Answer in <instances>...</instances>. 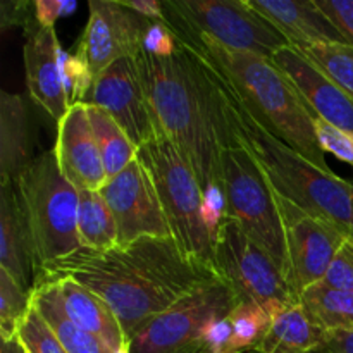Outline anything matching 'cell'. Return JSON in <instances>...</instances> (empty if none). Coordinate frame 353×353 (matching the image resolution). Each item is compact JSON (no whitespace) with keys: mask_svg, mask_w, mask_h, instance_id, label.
Instances as JSON below:
<instances>
[{"mask_svg":"<svg viewBox=\"0 0 353 353\" xmlns=\"http://www.w3.org/2000/svg\"><path fill=\"white\" fill-rule=\"evenodd\" d=\"M300 303L310 319L327 331H353V292L314 285L300 295Z\"/></svg>","mask_w":353,"mask_h":353,"instance_id":"26","label":"cell"},{"mask_svg":"<svg viewBox=\"0 0 353 353\" xmlns=\"http://www.w3.org/2000/svg\"><path fill=\"white\" fill-rule=\"evenodd\" d=\"M61 47L54 28H45L37 19L24 28V72L30 97L48 112V116L61 121L68 112L69 102L59 61Z\"/></svg>","mask_w":353,"mask_h":353,"instance_id":"17","label":"cell"},{"mask_svg":"<svg viewBox=\"0 0 353 353\" xmlns=\"http://www.w3.org/2000/svg\"><path fill=\"white\" fill-rule=\"evenodd\" d=\"M312 353H331V350H330V348H327V347H326V343H324V345H323V347L316 348V350H314Z\"/></svg>","mask_w":353,"mask_h":353,"instance_id":"41","label":"cell"},{"mask_svg":"<svg viewBox=\"0 0 353 353\" xmlns=\"http://www.w3.org/2000/svg\"><path fill=\"white\" fill-rule=\"evenodd\" d=\"M178 48V40L164 21H154L145 34L143 50L157 57H171Z\"/></svg>","mask_w":353,"mask_h":353,"instance_id":"35","label":"cell"},{"mask_svg":"<svg viewBox=\"0 0 353 353\" xmlns=\"http://www.w3.org/2000/svg\"><path fill=\"white\" fill-rule=\"evenodd\" d=\"M117 223L100 192H79L78 238L81 248L109 252L119 247Z\"/></svg>","mask_w":353,"mask_h":353,"instance_id":"25","label":"cell"},{"mask_svg":"<svg viewBox=\"0 0 353 353\" xmlns=\"http://www.w3.org/2000/svg\"><path fill=\"white\" fill-rule=\"evenodd\" d=\"M240 303L221 278L210 279L138 327L128 340V353H207L210 326Z\"/></svg>","mask_w":353,"mask_h":353,"instance_id":"9","label":"cell"},{"mask_svg":"<svg viewBox=\"0 0 353 353\" xmlns=\"http://www.w3.org/2000/svg\"><path fill=\"white\" fill-rule=\"evenodd\" d=\"M230 319L233 324L230 353L255 352L271 326V314L252 302L238 303L230 314Z\"/></svg>","mask_w":353,"mask_h":353,"instance_id":"28","label":"cell"},{"mask_svg":"<svg viewBox=\"0 0 353 353\" xmlns=\"http://www.w3.org/2000/svg\"><path fill=\"white\" fill-rule=\"evenodd\" d=\"M0 26L7 30L10 26L26 28L33 23L34 17V2L28 0H3L0 3Z\"/></svg>","mask_w":353,"mask_h":353,"instance_id":"36","label":"cell"},{"mask_svg":"<svg viewBox=\"0 0 353 353\" xmlns=\"http://www.w3.org/2000/svg\"><path fill=\"white\" fill-rule=\"evenodd\" d=\"M319 285L326 288L353 292V238L345 240Z\"/></svg>","mask_w":353,"mask_h":353,"instance_id":"32","label":"cell"},{"mask_svg":"<svg viewBox=\"0 0 353 353\" xmlns=\"http://www.w3.org/2000/svg\"><path fill=\"white\" fill-rule=\"evenodd\" d=\"M54 154L62 176L78 192H100L107 183L86 103H74L57 121Z\"/></svg>","mask_w":353,"mask_h":353,"instance_id":"15","label":"cell"},{"mask_svg":"<svg viewBox=\"0 0 353 353\" xmlns=\"http://www.w3.org/2000/svg\"><path fill=\"white\" fill-rule=\"evenodd\" d=\"M31 307V292L21 288L6 271L0 269V336L2 341L17 336Z\"/></svg>","mask_w":353,"mask_h":353,"instance_id":"29","label":"cell"},{"mask_svg":"<svg viewBox=\"0 0 353 353\" xmlns=\"http://www.w3.org/2000/svg\"><path fill=\"white\" fill-rule=\"evenodd\" d=\"M59 61H61L62 83H64L69 107L74 103H85L93 81H95V76L92 74L88 65L78 54L69 55L61 48Z\"/></svg>","mask_w":353,"mask_h":353,"instance_id":"31","label":"cell"},{"mask_svg":"<svg viewBox=\"0 0 353 353\" xmlns=\"http://www.w3.org/2000/svg\"><path fill=\"white\" fill-rule=\"evenodd\" d=\"M316 3L353 48V0H316Z\"/></svg>","mask_w":353,"mask_h":353,"instance_id":"34","label":"cell"},{"mask_svg":"<svg viewBox=\"0 0 353 353\" xmlns=\"http://www.w3.org/2000/svg\"><path fill=\"white\" fill-rule=\"evenodd\" d=\"M17 338L28 353H68L33 305L17 330Z\"/></svg>","mask_w":353,"mask_h":353,"instance_id":"30","label":"cell"},{"mask_svg":"<svg viewBox=\"0 0 353 353\" xmlns=\"http://www.w3.org/2000/svg\"><path fill=\"white\" fill-rule=\"evenodd\" d=\"M134 62L159 133L185 155L203 193L224 192L223 150L234 140L205 59L178 40L171 57L141 50Z\"/></svg>","mask_w":353,"mask_h":353,"instance_id":"2","label":"cell"},{"mask_svg":"<svg viewBox=\"0 0 353 353\" xmlns=\"http://www.w3.org/2000/svg\"><path fill=\"white\" fill-rule=\"evenodd\" d=\"M100 193L116 217L119 247L141 238H172L157 188L138 157L109 179Z\"/></svg>","mask_w":353,"mask_h":353,"instance_id":"12","label":"cell"},{"mask_svg":"<svg viewBox=\"0 0 353 353\" xmlns=\"http://www.w3.org/2000/svg\"><path fill=\"white\" fill-rule=\"evenodd\" d=\"M0 353H28L26 348L23 347L19 338H12V340L2 341V352Z\"/></svg>","mask_w":353,"mask_h":353,"instance_id":"40","label":"cell"},{"mask_svg":"<svg viewBox=\"0 0 353 353\" xmlns=\"http://www.w3.org/2000/svg\"><path fill=\"white\" fill-rule=\"evenodd\" d=\"M86 110L109 181L138 157V148L107 110L93 103H86Z\"/></svg>","mask_w":353,"mask_h":353,"instance_id":"24","label":"cell"},{"mask_svg":"<svg viewBox=\"0 0 353 353\" xmlns=\"http://www.w3.org/2000/svg\"><path fill=\"white\" fill-rule=\"evenodd\" d=\"M205 62L219 88L231 137L255 159L272 190L312 216L340 228L348 238H353V183L340 178L333 171H323L274 137L241 102L207 59Z\"/></svg>","mask_w":353,"mask_h":353,"instance_id":"3","label":"cell"},{"mask_svg":"<svg viewBox=\"0 0 353 353\" xmlns=\"http://www.w3.org/2000/svg\"><path fill=\"white\" fill-rule=\"evenodd\" d=\"M216 272L240 302L259 303L271 317L300 302L299 295L271 255L226 217L214 241Z\"/></svg>","mask_w":353,"mask_h":353,"instance_id":"10","label":"cell"},{"mask_svg":"<svg viewBox=\"0 0 353 353\" xmlns=\"http://www.w3.org/2000/svg\"><path fill=\"white\" fill-rule=\"evenodd\" d=\"M293 47V45H292ZM321 72L353 97V48L347 43H316L295 47Z\"/></svg>","mask_w":353,"mask_h":353,"instance_id":"27","label":"cell"},{"mask_svg":"<svg viewBox=\"0 0 353 353\" xmlns=\"http://www.w3.org/2000/svg\"><path fill=\"white\" fill-rule=\"evenodd\" d=\"M293 47L345 43L340 31L317 7L316 0H247Z\"/></svg>","mask_w":353,"mask_h":353,"instance_id":"19","label":"cell"},{"mask_svg":"<svg viewBox=\"0 0 353 353\" xmlns=\"http://www.w3.org/2000/svg\"><path fill=\"white\" fill-rule=\"evenodd\" d=\"M295 85L314 117L353 134V97L331 81L295 47L286 45L271 59Z\"/></svg>","mask_w":353,"mask_h":353,"instance_id":"16","label":"cell"},{"mask_svg":"<svg viewBox=\"0 0 353 353\" xmlns=\"http://www.w3.org/2000/svg\"><path fill=\"white\" fill-rule=\"evenodd\" d=\"M61 286L62 300L69 317L86 333L99 338L114 353H121L128 348V338L123 326L109 303L99 295L79 285L74 279L55 281Z\"/></svg>","mask_w":353,"mask_h":353,"instance_id":"21","label":"cell"},{"mask_svg":"<svg viewBox=\"0 0 353 353\" xmlns=\"http://www.w3.org/2000/svg\"><path fill=\"white\" fill-rule=\"evenodd\" d=\"M0 269L31 292L37 254L16 185H0Z\"/></svg>","mask_w":353,"mask_h":353,"instance_id":"18","label":"cell"},{"mask_svg":"<svg viewBox=\"0 0 353 353\" xmlns=\"http://www.w3.org/2000/svg\"><path fill=\"white\" fill-rule=\"evenodd\" d=\"M223 178L226 217L268 252L288 279L285 230L276 193L255 159L236 140L223 150Z\"/></svg>","mask_w":353,"mask_h":353,"instance_id":"8","label":"cell"},{"mask_svg":"<svg viewBox=\"0 0 353 353\" xmlns=\"http://www.w3.org/2000/svg\"><path fill=\"white\" fill-rule=\"evenodd\" d=\"M138 159L157 188L172 240L190 261L217 276L214 240L203 219V192L185 155L159 133L138 148Z\"/></svg>","mask_w":353,"mask_h":353,"instance_id":"5","label":"cell"},{"mask_svg":"<svg viewBox=\"0 0 353 353\" xmlns=\"http://www.w3.org/2000/svg\"><path fill=\"white\" fill-rule=\"evenodd\" d=\"M31 305L40 312L68 353H114L105 343L81 330L69 317L57 283L33 286Z\"/></svg>","mask_w":353,"mask_h":353,"instance_id":"22","label":"cell"},{"mask_svg":"<svg viewBox=\"0 0 353 353\" xmlns=\"http://www.w3.org/2000/svg\"><path fill=\"white\" fill-rule=\"evenodd\" d=\"M162 9L164 23L176 38L203 37L264 59L290 45L247 0H165Z\"/></svg>","mask_w":353,"mask_h":353,"instance_id":"7","label":"cell"},{"mask_svg":"<svg viewBox=\"0 0 353 353\" xmlns=\"http://www.w3.org/2000/svg\"><path fill=\"white\" fill-rule=\"evenodd\" d=\"M121 353H128V350H124V352H121Z\"/></svg>","mask_w":353,"mask_h":353,"instance_id":"42","label":"cell"},{"mask_svg":"<svg viewBox=\"0 0 353 353\" xmlns=\"http://www.w3.org/2000/svg\"><path fill=\"white\" fill-rule=\"evenodd\" d=\"M216 278L219 276L190 261L172 238H141L109 252L79 248L40 265L33 286L74 279L109 303L130 340L147 321Z\"/></svg>","mask_w":353,"mask_h":353,"instance_id":"1","label":"cell"},{"mask_svg":"<svg viewBox=\"0 0 353 353\" xmlns=\"http://www.w3.org/2000/svg\"><path fill=\"white\" fill-rule=\"evenodd\" d=\"M37 254V269L81 248L78 238L79 192L62 176L54 150L37 155L16 183Z\"/></svg>","mask_w":353,"mask_h":353,"instance_id":"6","label":"cell"},{"mask_svg":"<svg viewBox=\"0 0 353 353\" xmlns=\"http://www.w3.org/2000/svg\"><path fill=\"white\" fill-rule=\"evenodd\" d=\"M326 331L309 317L302 303L279 310L271 317V326L255 352L259 353H312L326 343Z\"/></svg>","mask_w":353,"mask_h":353,"instance_id":"23","label":"cell"},{"mask_svg":"<svg viewBox=\"0 0 353 353\" xmlns=\"http://www.w3.org/2000/svg\"><path fill=\"white\" fill-rule=\"evenodd\" d=\"M178 40L199 50L274 137L314 165L331 172L326 152L317 140L316 117L295 85L271 59L230 50L203 37Z\"/></svg>","mask_w":353,"mask_h":353,"instance_id":"4","label":"cell"},{"mask_svg":"<svg viewBox=\"0 0 353 353\" xmlns=\"http://www.w3.org/2000/svg\"><path fill=\"white\" fill-rule=\"evenodd\" d=\"M326 347L331 353H353V331H327Z\"/></svg>","mask_w":353,"mask_h":353,"instance_id":"39","label":"cell"},{"mask_svg":"<svg viewBox=\"0 0 353 353\" xmlns=\"http://www.w3.org/2000/svg\"><path fill=\"white\" fill-rule=\"evenodd\" d=\"M76 9L74 0H34V17L45 28H54L55 21L71 16Z\"/></svg>","mask_w":353,"mask_h":353,"instance_id":"37","label":"cell"},{"mask_svg":"<svg viewBox=\"0 0 353 353\" xmlns=\"http://www.w3.org/2000/svg\"><path fill=\"white\" fill-rule=\"evenodd\" d=\"M85 103L107 110L137 148L159 134L134 57L121 59L95 76Z\"/></svg>","mask_w":353,"mask_h":353,"instance_id":"14","label":"cell"},{"mask_svg":"<svg viewBox=\"0 0 353 353\" xmlns=\"http://www.w3.org/2000/svg\"><path fill=\"white\" fill-rule=\"evenodd\" d=\"M88 9V23L76 54L93 76L143 50L145 34L154 21L128 9L121 0H90Z\"/></svg>","mask_w":353,"mask_h":353,"instance_id":"13","label":"cell"},{"mask_svg":"<svg viewBox=\"0 0 353 353\" xmlns=\"http://www.w3.org/2000/svg\"><path fill=\"white\" fill-rule=\"evenodd\" d=\"M248 353H259V352H248Z\"/></svg>","mask_w":353,"mask_h":353,"instance_id":"43","label":"cell"},{"mask_svg":"<svg viewBox=\"0 0 353 353\" xmlns=\"http://www.w3.org/2000/svg\"><path fill=\"white\" fill-rule=\"evenodd\" d=\"M316 134L321 147L326 154H333L340 161L347 162L353 168V134L345 133L338 128L331 126L326 121L316 117Z\"/></svg>","mask_w":353,"mask_h":353,"instance_id":"33","label":"cell"},{"mask_svg":"<svg viewBox=\"0 0 353 353\" xmlns=\"http://www.w3.org/2000/svg\"><path fill=\"white\" fill-rule=\"evenodd\" d=\"M34 133L26 99L0 93V185H16L34 157Z\"/></svg>","mask_w":353,"mask_h":353,"instance_id":"20","label":"cell"},{"mask_svg":"<svg viewBox=\"0 0 353 353\" xmlns=\"http://www.w3.org/2000/svg\"><path fill=\"white\" fill-rule=\"evenodd\" d=\"M276 203L285 230L288 281L300 299L305 290L323 281L348 236L340 228L312 216L279 193H276Z\"/></svg>","mask_w":353,"mask_h":353,"instance_id":"11","label":"cell"},{"mask_svg":"<svg viewBox=\"0 0 353 353\" xmlns=\"http://www.w3.org/2000/svg\"><path fill=\"white\" fill-rule=\"evenodd\" d=\"M128 9L150 21H164V9L159 0H121Z\"/></svg>","mask_w":353,"mask_h":353,"instance_id":"38","label":"cell"}]
</instances>
